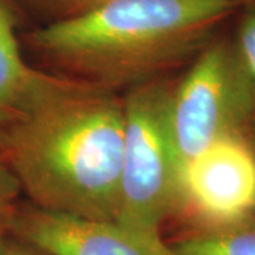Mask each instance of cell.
<instances>
[{
	"label": "cell",
	"mask_w": 255,
	"mask_h": 255,
	"mask_svg": "<svg viewBox=\"0 0 255 255\" xmlns=\"http://www.w3.org/2000/svg\"><path fill=\"white\" fill-rule=\"evenodd\" d=\"M124 145V102L61 75L11 129L0 157L37 209L114 221Z\"/></svg>",
	"instance_id": "6da1fadb"
},
{
	"label": "cell",
	"mask_w": 255,
	"mask_h": 255,
	"mask_svg": "<svg viewBox=\"0 0 255 255\" xmlns=\"http://www.w3.org/2000/svg\"><path fill=\"white\" fill-rule=\"evenodd\" d=\"M237 7L233 0H110L38 28L30 41L64 77L117 91L197 54Z\"/></svg>",
	"instance_id": "7a4b0ae2"
},
{
	"label": "cell",
	"mask_w": 255,
	"mask_h": 255,
	"mask_svg": "<svg viewBox=\"0 0 255 255\" xmlns=\"http://www.w3.org/2000/svg\"><path fill=\"white\" fill-rule=\"evenodd\" d=\"M172 84L153 78L128 88L115 220L133 231L162 237L179 213L180 163L167 124Z\"/></svg>",
	"instance_id": "3957f363"
},
{
	"label": "cell",
	"mask_w": 255,
	"mask_h": 255,
	"mask_svg": "<svg viewBox=\"0 0 255 255\" xmlns=\"http://www.w3.org/2000/svg\"><path fill=\"white\" fill-rule=\"evenodd\" d=\"M253 115L254 105L230 41L209 43L170 88L167 124L180 167L221 137L244 136Z\"/></svg>",
	"instance_id": "277c9868"
},
{
	"label": "cell",
	"mask_w": 255,
	"mask_h": 255,
	"mask_svg": "<svg viewBox=\"0 0 255 255\" xmlns=\"http://www.w3.org/2000/svg\"><path fill=\"white\" fill-rule=\"evenodd\" d=\"M255 150L243 135L213 142L180 167L179 213L200 227L253 219Z\"/></svg>",
	"instance_id": "5b68a950"
},
{
	"label": "cell",
	"mask_w": 255,
	"mask_h": 255,
	"mask_svg": "<svg viewBox=\"0 0 255 255\" xmlns=\"http://www.w3.org/2000/svg\"><path fill=\"white\" fill-rule=\"evenodd\" d=\"M9 231L48 255H177L163 237H152L108 220L75 217L20 206Z\"/></svg>",
	"instance_id": "8992f818"
},
{
	"label": "cell",
	"mask_w": 255,
	"mask_h": 255,
	"mask_svg": "<svg viewBox=\"0 0 255 255\" xmlns=\"http://www.w3.org/2000/svg\"><path fill=\"white\" fill-rule=\"evenodd\" d=\"M60 78L24 61L14 14L7 1L0 0V152L11 129Z\"/></svg>",
	"instance_id": "52a82bcc"
},
{
	"label": "cell",
	"mask_w": 255,
	"mask_h": 255,
	"mask_svg": "<svg viewBox=\"0 0 255 255\" xmlns=\"http://www.w3.org/2000/svg\"><path fill=\"white\" fill-rule=\"evenodd\" d=\"M167 243L177 255H255V221L193 228Z\"/></svg>",
	"instance_id": "ba28073f"
},
{
	"label": "cell",
	"mask_w": 255,
	"mask_h": 255,
	"mask_svg": "<svg viewBox=\"0 0 255 255\" xmlns=\"http://www.w3.org/2000/svg\"><path fill=\"white\" fill-rule=\"evenodd\" d=\"M244 11L237 24L236 36L230 41L231 53L255 112V4L243 6Z\"/></svg>",
	"instance_id": "9c48e42d"
},
{
	"label": "cell",
	"mask_w": 255,
	"mask_h": 255,
	"mask_svg": "<svg viewBox=\"0 0 255 255\" xmlns=\"http://www.w3.org/2000/svg\"><path fill=\"white\" fill-rule=\"evenodd\" d=\"M20 191L16 176L0 157V237L9 231L10 221L18 206Z\"/></svg>",
	"instance_id": "30bf717a"
},
{
	"label": "cell",
	"mask_w": 255,
	"mask_h": 255,
	"mask_svg": "<svg viewBox=\"0 0 255 255\" xmlns=\"http://www.w3.org/2000/svg\"><path fill=\"white\" fill-rule=\"evenodd\" d=\"M31 1L46 10L47 13L57 17L55 18L57 21V20L85 14L110 0H31Z\"/></svg>",
	"instance_id": "8fae6325"
},
{
	"label": "cell",
	"mask_w": 255,
	"mask_h": 255,
	"mask_svg": "<svg viewBox=\"0 0 255 255\" xmlns=\"http://www.w3.org/2000/svg\"><path fill=\"white\" fill-rule=\"evenodd\" d=\"M0 255H48L43 250L7 231L0 237Z\"/></svg>",
	"instance_id": "7c38bea8"
},
{
	"label": "cell",
	"mask_w": 255,
	"mask_h": 255,
	"mask_svg": "<svg viewBox=\"0 0 255 255\" xmlns=\"http://www.w3.org/2000/svg\"><path fill=\"white\" fill-rule=\"evenodd\" d=\"M244 137L250 142V145L253 146L255 150V112L254 115H253V118L250 119L248 125H247L246 132H244Z\"/></svg>",
	"instance_id": "4fadbf2b"
},
{
	"label": "cell",
	"mask_w": 255,
	"mask_h": 255,
	"mask_svg": "<svg viewBox=\"0 0 255 255\" xmlns=\"http://www.w3.org/2000/svg\"><path fill=\"white\" fill-rule=\"evenodd\" d=\"M238 7H243V6H248V4H255V0H233Z\"/></svg>",
	"instance_id": "5bb4252c"
}]
</instances>
